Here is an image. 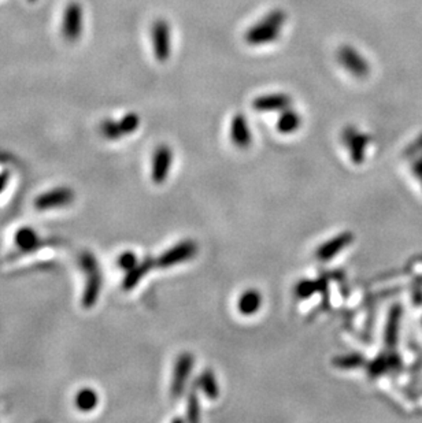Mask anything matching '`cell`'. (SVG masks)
Here are the masks:
<instances>
[{"label":"cell","instance_id":"6da1fadb","mask_svg":"<svg viewBox=\"0 0 422 423\" xmlns=\"http://www.w3.org/2000/svg\"><path fill=\"white\" fill-rule=\"evenodd\" d=\"M286 23V14L280 10L271 11L262 21L255 23L245 35L247 43L252 45L267 44L274 42Z\"/></svg>","mask_w":422,"mask_h":423},{"label":"cell","instance_id":"7a4b0ae2","mask_svg":"<svg viewBox=\"0 0 422 423\" xmlns=\"http://www.w3.org/2000/svg\"><path fill=\"white\" fill-rule=\"evenodd\" d=\"M199 252V246L194 240H184L181 243L165 251L156 259V266L159 268H169L185 262L192 261Z\"/></svg>","mask_w":422,"mask_h":423},{"label":"cell","instance_id":"3957f363","mask_svg":"<svg viewBox=\"0 0 422 423\" xmlns=\"http://www.w3.org/2000/svg\"><path fill=\"white\" fill-rule=\"evenodd\" d=\"M80 263L87 274V287H86V292L83 296V304H84V307L90 309L92 306H95V303L99 297V292L102 288V275H100V270H99L98 262L93 255L84 254L80 259Z\"/></svg>","mask_w":422,"mask_h":423},{"label":"cell","instance_id":"277c9868","mask_svg":"<svg viewBox=\"0 0 422 423\" xmlns=\"http://www.w3.org/2000/svg\"><path fill=\"white\" fill-rule=\"evenodd\" d=\"M84 32V8L78 1L67 3L62 20V35L69 43H76Z\"/></svg>","mask_w":422,"mask_h":423},{"label":"cell","instance_id":"5b68a950","mask_svg":"<svg viewBox=\"0 0 422 423\" xmlns=\"http://www.w3.org/2000/svg\"><path fill=\"white\" fill-rule=\"evenodd\" d=\"M140 125V118L137 114L129 112L122 117L121 121L107 119L100 125V133L103 134L107 140H119L122 136L134 133Z\"/></svg>","mask_w":422,"mask_h":423},{"label":"cell","instance_id":"8992f818","mask_svg":"<svg viewBox=\"0 0 422 423\" xmlns=\"http://www.w3.org/2000/svg\"><path fill=\"white\" fill-rule=\"evenodd\" d=\"M151 39L156 59L160 62L168 61L172 52V30L169 23L163 20L156 21L151 30Z\"/></svg>","mask_w":422,"mask_h":423},{"label":"cell","instance_id":"52a82bcc","mask_svg":"<svg viewBox=\"0 0 422 423\" xmlns=\"http://www.w3.org/2000/svg\"><path fill=\"white\" fill-rule=\"evenodd\" d=\"M194 364H195V359L188 354V352H184L177 357L176 360V364H175V370H173V381H172V396L175 399H177L180 396H182L184 391H185V386H187V382L189 376L192 374V370H194Z\"/></svg>","mask_w":422,"mask_h":423},{"label":"cell","instance_id":"ba28073f","mask_svg":"<svg viewBox=\"0 0 422 423\" xmlns=\"http://www.w3.org/2000/svg\"><path fill=\"white\" fill-rule=\"evenodd\" d=\"M172 165H173V151L168 145H159L153 156V165H151L153 181L158 185L163 184L170 174Z\"/></svg>","mask_w":422,"mask_h":423},{"label":"cell","instance_id":"9c48e42d","mask_svg":"<svg viewBox=\"0 0 422 423\" xmlns=\"http://www.w3.org/2000/svg\"><path fill=\"white\" fill-rule=\"evenodd\" d=\"M354 234L351 232H343L337 236L332 237L331 240L325 242L324 244L320 245L315 251V258L320 262H329L334 256H337L343 249H346L348 245L353 244Z\"/></svg>","mask_w":422,"mask_h":423},{"label":"cell","instance_id":"30bf717a","mask_svg":"<svg viewBox=\"0 0 422 423\" xmlns=\"http://www.w3.org/2000/svg\"><path fill=\"white\" fill-rule=\"evenodd\" d=\"M339 62L346 70H348L353 76L358 78L366 77L369 74L368 62L351 47H341L339 51Z\"/></svg>","mask_w":422,"mask_h":423},{"label":"cell","instance_id":"8fae6325","mask_svg":"<svg viewBox=\"0 0 422 423\" xmlns=\"http://www.w3.org/2000/svg\"><path fill=\"white\" fill-rule=\"evenodd\" d=\"M74 201V192L69 188H58L43 193L35 201V207L37 210H52L58 207L69 205Z\"/></svg>","mask_w":422,"mask_h":423},{"label":"cell","instance_id":"7c38bea8","mask_svg":"<svg viewBox=\"0 0 422 423\" xmlns=\"http://www.w3.org/2000/svg\"><path fill=\"white\" fill-rule=\"evenodd\" d=\"M230 140L238 148H247L252 143V133L248 121L243 114H236L230 122Z\"/></svg>","mask_w":422,"mask_h":423},{"label":"cell","instance_id":"4fadbf2b","mask_svg":"<svg viewBox=\"0 0 422 423\" xmlns=\"http://www.w3.org/2000/svg\"><path fill=\"white\" fill-rule=\"evenodd\" d=\"M346 144L350 148L351 160L356 165H361L365 160V148L369 144V137L366 134L358 133L354 129H347L344 132Z\"/></svg>","mask_w":422,"mask_h":423},{"label":"cell","instance_id":"5bb4252c","mask_svg":"<svg viewBox=\"0 0 422 423\" xmlns=\"http://www.w3.org/2000/svg\"><path fill=\"white\" fill-rule=\"evenodd\" d=\"M264 303L261 292L257 290H247L240 294L238 300V310L245 316H252L261 310Z\"/></svg>","mask_w":422,"mask_h":423},{"label":"cell","instance_id":"9a60e30c","mask_svg":"<svg viewBox=\"0 0 422 423\" xmlns=\"http://www.w3.org/2000/svg\"><path fill=\"white\" fill-rule=\"evenodd\" d=\"M291 105V99L286 95H267L254 100L252 107L258 112H277L287 110Z\"/></svg>","mask_w":422,"mask_h":423},{"label":"cell","instance_id":"2e32d148","mask_svg":"<svg viewBox=\"0 0 422 423\" xmlns=\"http://www.w3.org/2000/svg\"><path fill=\"white\" fill-rule=\"evenodd\" d=\"M194 385L199 388L203 395L210 400H216L220 396V385L216 374L211 370L203 371L198 379H195Z\"/></svg>","mask_w":422,"mask_h":423},{"label":"cell","instance_id":"e0dca14e","mask_svg":"<svg viewBox=\"0 0 422 423\" xmlns=\"http://www.w3.org/2000/svg\"><path fill=\"white\" fill-rule=\"evenodd\" d=\"M153 268H156V261L146 259V261L140 262L136 268L129 270L127 277L124 278V290H134V287H137V284L148 274V271Z\"/></svg>","mask_w":422,"mask_h":423},{"label":"cell","instance_id":"ac0fdd59","mask_svg":"<svg viewBox=\"0 0 422 423\" xmlns=\"http://www.w3.org/2000/svg\"><path fill=\"white\" fill-rule=\"evenodd\" d=\"M16 244L23 252H32L35 249H39L42 242H40L39 234L33 229L23 227V229H20L16 234Z\"/></svg>","mask_w":422,"mask_h":423},{"label":"cell","instance_id":"d6986e66","mask_svg":"<svg viewBox=\"0 0 422 423\" xmlns=\"http://www.w3.org/2000/svg\"><path fill=\"white\" fill-rule=\"evenodd\" d=\"M302 125V117L293 110H284L277 121V131L283 134L295 133Z\"/></svg>","mask_w":422,"mask_h":423},{"label":"cell","instance_id":"ffe728a7","mask_svg":"<svg viewBox=\"0 0 422 423\" xmlns=\"http://www.w3.org/2000/svg\"><path fill=\"white\" fill-rule=\"evenodd\" d=\"M99 403V398H98V393L90 389V388H84L81 389L77 396H76V405L80 411L83 412H88L96 408Z\"/></svg>","mask_w":422,"mask_h":423},{"label":"cell","instance_id":"44dd1931","mask_svg":"<svg viewBox=\"0 0 422 423\" xmlns=\"http://www.w3.org/2000/svg\"><path fill=\"white\" fill-rule=\"evenodd\" d=\"M200 405L197 396V388L194 386L192 392L188 396V403H187V415H188V421L191 422H197L200 419Z\"/></svg>","mask_w":422,"mask_h":423},{"label":"cell","instance_id":"7402d4cb","mask_svg":"<svg viewBox=\"0 0 422 423\" xmlns=\"http://www.w3.org/2000/svg\"><path fill=\"white\" fill-rule=\"evenodd\" d=\"M317 282L310 281V280H305V281H300L296 288H295V294L298 299H307L309 296H311L315 290H317Z\"/></svg>","mask_w":422,"mask_h":423},{"label":"cell","instance_id":"603a6c76","mask_svg":"<svg viewBox=\"0 0 422 423\" xmlns=\"http://www.w3.org/2000/svg\"><path fill=\"white\" fill-rule=\"evenodd\" d=\"M118 265H119V268H122V270H127V271H129V270L136 268V266L139 265V261H137L136 254H134L132 251L124 252V254L119 256V259H118Z\"/></svg>","mask_w":422,"mask_h":423},{"label":"cell","instance_id":"cb8c5ba5","mask_svg":"<svg viewBox=\"0 0 422 423\" xmlns=\"http://www.w3.org/2000/svg\"><path fill=\"white\" fill-rule=\"evenodd\" d=\"M336 366L340 369H353L362 363V357L359 355H350V357H341L334 360Z\"/></svg>","mask_w":422,"mask_h":423},{"label":"cell","instance_id":"d4e9b609","mask_svg":"<svg viewBox=\"0 0 422 423\" xmlns=\"http://www.w3.org/2000/svg\"><path fill=\"white\" fill-rule=\"evenodd\" d=\"M7 181H8V174L4 173V174H0V192L6 188L7 185Z\"/></svg>","mask_w":422,"mask_h":423},{"label":"cell","instance_id":"484cf974","mask_svg":"<svg viewBox=\"0 0 422 423\" xmlns=\"http://www.w3.org/2000/svg\"><path fill=\"white\" fill-rule=\"evenodd\" d=\"M29 1H32V3H33V1H36V0H29Z\"/></svg>","mask_w":422,"mask_h":423}]
</instances>
